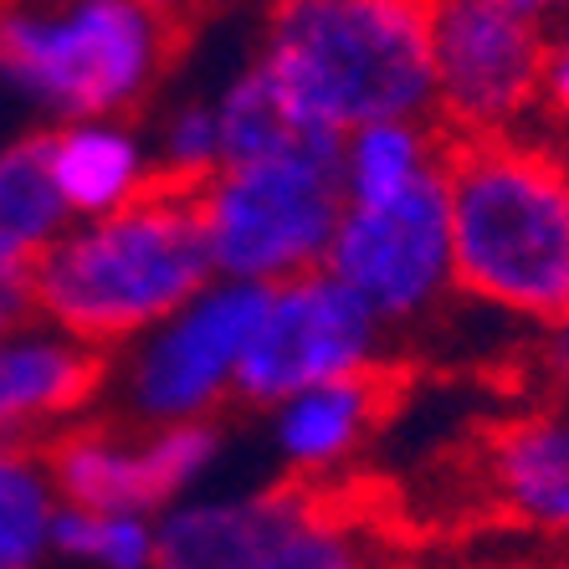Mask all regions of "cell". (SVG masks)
I'll return each instance as SVG.
<instances>
[{"instance_id":"obj_11","label":"cell","mask_w":569,"mask_h":569,"mask_svg":"<svg viewBox=\"0 0 569 569\" xmlns=\"http://www.w3.org/2000/svg\"><path fill=\"white\" fill-rule=\"evenodd\" d=\"M390 333L329 272H303L262 292L257 333L241 365L237 406L272 411L278 400L333 380L390 370Z\"/></svg>"},{"instance_id":"obj_2","label":"cell","mask_w":569,"mask_h":569,"mask_svg":"<svg viewBox=\"0 0 569 569\" xmlns=\"http://www.w3.org/2000/svg\"><path fill=\"white\" fill-rule=\"evenodd\" d=\"M252 62L333 139L380 119H431L426 0H267Z\"/></svg>"},{"instance_id":"obj_20","label":"cell","mask_w":569,"mask_h":569,"mask_svg":"<svg viewBox=\"0 0 569 569\" xmlns=\"http://www.w3.org/2000/svg\"><path fill=\"white\" fill-rule=\"evenodd\" d=\"M52 569H159V518L113 508H62Z\"/></svg>"},{"instance_id":"obj_24","label":"cell","mask_w":569,"mask_h":569,"mask_svg":"<svg viewBox=\"0 0 569 569\" xmlns=\"http://www.w3.org/2000/svg\"><path fill=\"white\" fill-rule=\"evenodd\" d=\"M467 569H555V559H523V555H513V559H482V565H467Z\"/></svg>"},{"instance_id":"obj_9","label":"cell","mask_w":569,"mask_h":569,"mask_svg":"<svg viewBox=\"0 0 569 569\" xmlns=\"http://www.w3.org/2000/svg\"><path fill=\"white\" fill-rule=\"evenodd\" d=\"M323 272L390 339L437 323L462 298L457 292L447 174L406 190V196L375 200V206H345Z\"/></svg>"},{"instance_id":"obj_7","label":"cell","mask_w":569,"mask_h":569,"mask_svg":"<svg viewBox=\"0 0 569 569\" xmlns=\"http://www.w3.org/2000/svg\"><path fill=\"white\" fill-rule=\"evenodd\" d=\"M262 292L267 288L216 278L164 323L108 355L103 416L129 426L221 421V411L237 406Z\"/></svg>"},{"instance_id":"obj_10","label":"cell","mask_w":569,"mask_h":569,"mask_svg":"<svg viewBox=\"0 0 569 569\" xmlns=\"http://www.w3.org/2000/svg\"><path fill=\"white\" fill-rule=\"evenodd\" d=\"M62 508H113V513H149L186 503L211 482L226 457L221 421L180 426H129L119 416H88L41 447Z\"/></svg>"},{"instance_id":"obj_22","label":"cell","mask_w":569,"mask_h":569,"mask_svg":"<svg viewBox=\"0 0 569 569\" xmlns=\"http://www.w3.org/2000/svg\"><path fill=\"white\" fill-rule=\"evenodd\" d=\"M533 129L569 144V21L549 27V47H543L539 67V119Z\"/></svg>"},{"instance_id":"obj_25","label":"cell","mask_w":569,"mask_h":569,"mask_svg":"<svg viewBox=\"0 0 569 569\" xmlns=\"http://www.w3.org/2000/svg\"><path fill=\"white\" fill-rule=\"evenodd\" d=\"M513 6H523V11L543 16V21L555 27V21H565V6H569V0H513Z\"/></svg>"},{"instance_id":"obj_17","label":"cell","mask_w":569,"mask_h":569,"mask_svg":"<svg viewBox=\"0 0 569 569\" xmlns=\"http://www.w3.org/2000/svg\"><path fill=\"white\" fill-rule=\"evenodd\" d=\"M451 159V139L437 119H380L339 133L333 170L345 206H375V200L406 196V190L441 180Z\"/></svg>"},{"instance_id":"obj_13","label":"cell","mask_w":569,"mask_h":569,"mask_svg":"<svg viewBox=\"0 0 569 569\" xmlns=\"http://www.w3.org/2000/svg\"><path fill=\"white\" fill-rule=\"evenodd\" d=\"M477 488L508 533L569 555V406L503 416L477 451Z\"/></svg>"},{"instance_id":"obj_16","label":"cell","mask_w":569,"mask_h":569,"mask_svg":"<svg viewBox=\"0 0 569 569\" xmlns=\"http://www.w3.org/2000/svg\"><path fill=\"white\" fill-rule=\"evenodd\" d=\"M67 226L47 180L41 133L0 144V333L37 318V267Z\"/></svg>"},{"instance_id":"obj_19","label":"cell","mask_w":569,"mask_h":569,"mask_svg":"<svg viewBox=\"0 0 569 569\" xmlns=\"http://www.w3.org/2000/svg\"><path fill=\"white\" fill-rule=\"evenodd\" d=\"M62 498L37 447H0V569H52Z\"/></svg>"},{"instance_id":"obj_21","label":"cell","mask_w":569,"mask_h":569,"mask_svg":"<svg viewBox=\"0 0 569 569\" xmlns=\"http://www.w3.org/2000/svg\"><path fill=\"white\" fill-rule=\"evenodd\" d=\"M149 149H154V170L164 186H180V190L206 186V180L226 164L216 103L206 93L170 103L154 123H149Z\"/></svg>"},{"instance_id":"obj_4","label":"cell","mask_w":569,"mask_h":569,"mask_svg":"<svg viewBox=\"0 0 569 569\" xmlns=\"http://www.w3.org/2000/svg\"><path fill=\"white\" fill-rule=\"evenodd\" d=\"M174 47L180 21L149 0H0V82L52 123L133 119Z\"/></svg>"},{"instance_id":"obj_8","label":"cell","mask_w":569,"mask_h":569,"mask_svg":"<svg viewBox=\"0 0 569 569\" xmlns=\"http://www.w3.org/2000/svg\"><path fill=\"white\" fill-rule=\"evenodd\" d=\"M431 11V119L451 144L529 133L549 21L513 0H426Z\"/></svg>"},{"instance_id":"obj_18","label":"cell","mask_w":569,"mask_h":569,"mask_svg":"<svg viewBox=\"0 0 569 569\" xmlns=\"http://www.w3.org/2000/svg\"><path fill=\"white\" fill-rule=\"evenodd\" d=\"M211 103H216V119H221L226 164L231 159H257V154H278V149L313 144V139H333V133L313 129L308 119H298L292 103L278 93V82L267 78L257 62L231 72L211 93Z\"/></svg>"},{"instance_id":"obj_28","label":"cell","mask_w":569,"mask_h":569,"mask_svg":"<svg viewBox=\"0 0 569 569\" xmlns=\"http://www.w3.org/2000/svg\"><path fill=\"white\" fill-rule=\"evenodd\" d=\"M565 21H569V6H565Z\"/></svg>"},{"instance_id":"obj_23","label":"cell","mask_w":569,"mask_h":569,"mask_svg":"<svg viewBox=\"0 0 569 569\" xmlns=\"http://www.w3.org/2000/svg\"><path fill=\"white\" fill-rule=\"evenodd\" d=\"M523 370H529V385L539 400L569 406V313L555 318V323H543V329H533Z\"/></svg>"},{"instance_id":"obj_14","label":"cell","mask_w":569,"mask_h":569,"mask_svg":"<svg viewBox=\"0 0 569 569\" xmlns=\"http://www.w3.org/2000/svg\"><path fill=\"white\" fill-rule=\"evenodd\" d=\"M390 411V375H359V380L313 385L278 400L267 416V451L288 482L333 488L349 467L370 451Z\"/></svg>"},{"instance_id":"obj_27","label":"cell","mask_w":569,"mask_h":569,"mask_svg":"<svg viewBox=\"0 0 569 569\" xmlns=\"http://www.w3.org/2000/svg\"><path fill=\"white\" fill-rule=\"evenodd\" d=\"M555 569H569V555H559V559H555Z\"/></svg>"},{"instance_id":"obj_15","label":"cell","mask_w":569,"mask_h":569,"mask_svg":"<svg viewBox=\"0 0 569 569\" xmlns=\"http://www.w3.org/2000/svg\"><path fill=\"white\" fill-rule=\"evenodd\" d=\"M47 180L62 200L67 221L123 211L159 186L149 129L133 119H72L41 133Z\"/></svg>"},{"instance_id":"obj_12","label":"cell","mask_w":569,"mask_h":569,"mask_svg":"<svg viewBox=\"0 0 569 569\" xmlns=\"http://www.w3.org/2000/svg\"><path fill=\"white\" fill-rule=\"evenodd\" d=\"M108 355L27 318L0 333V447H47L103 411Z\"/></svg>"},{"instance_id":"obj_5","label":"cell","mask_w":569,"mask_h":569,"mask_svg":"<svg viewBox=\"0 0 569 569\" xmlns=\"http://www.w3.org/2000/svg\"><path fill=\"white\" fill-rule=\"evenodd\" d=\"M159 569H406L396 533L345 488H200L159 513Z\"/></svg>"},{"instance_id":"obj_6","label":"cell","mask_w":569,"mask_h":569,"mask_svg":"<svg viewBox=\"0 0 569 569\" xmlns=\"http://www.w3.org/2000/svg\"><path fill=\"white\" fill-rule=\"evenodd\" d=\"M333 149L339 139H313L278 154L231 159L190 190L216 278L278 288L303 272H323L345 216Z\"/></svg>"},{"instance_id":"obj_3","label":"cell","mask_w":569,"mask_h":569,"mask_svg":"<svg viewBox=\"0 0 569 569\" xmlns=\"http://www.w3.org/2000/svg\"><path fill=\"white\" fill-rule=\"evenodd\" d=\"M216 282L196 196L159 180L123 211L67 221L37 267V318L119 355Z\"/></svg>"},{"instance_id":"obj_1","label":"cell","mask_w":569,"mask_h":569,"mask_svg":"<svg viewBox=\"0 0 569 569\" xmlns=\"http://www.w3.org/2000/svg\"><path fill=\"white\" fill-rule=\"evenodd\" d=\"M447 206L467 303L523 329L569 313V144L539 129L451 144Z\"/></svg>"},{"instance_id":"obj_26","label":"cell","mask_w":569,"mask_h":569,"mask_svg":"<svg viewBox=\"0 0 569 569\" xmlns=\"http://www.w3.org/2000/svg\"><path fill=\"white\" fill-rule=\"evenodd\" d=\"M149 6H154V11H164V16H170V21H186V16L196 11L200 0H149Z\"/></svg>"}]
</instances>
